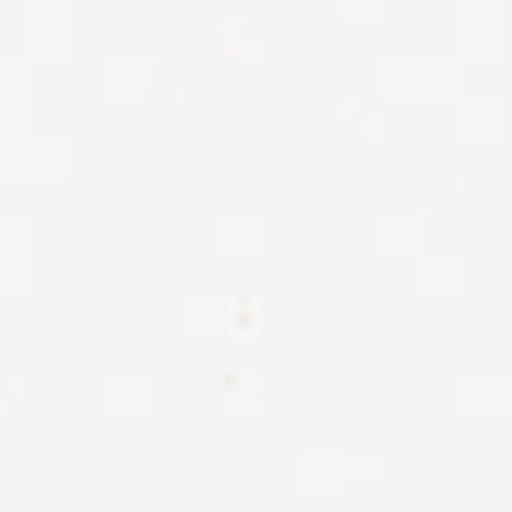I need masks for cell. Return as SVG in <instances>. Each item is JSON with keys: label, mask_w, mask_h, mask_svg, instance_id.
Segmentation results:
<instances>
[{"label": "cell", "mask_w": 512, "mask_h": 512, "mask_svg": "<svg viewBox=\"0 0 512 512\" xmlns=\"http://www.w3.org/2000/svg\"><path fill=\"white\" fill-rule=\"evenodd\" d=\"M258 305H245L243 298H238L235 303V313H233V330L240 335H253L260 330V315L255 313Z\"/></svg>", "instance_id": "obj_1"}]
</instances>
